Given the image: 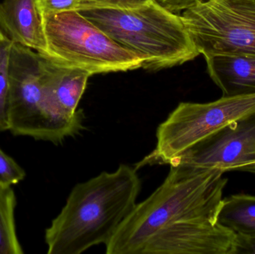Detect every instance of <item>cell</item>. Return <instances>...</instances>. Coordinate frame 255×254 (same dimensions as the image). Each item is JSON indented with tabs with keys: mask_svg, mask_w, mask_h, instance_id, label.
<instances>
[{
	"mask_svg": "<svg viewBox=\"0 0 255 254\" xmlns=\"http://www.w3.org/2000/svg\"><path fill=\"white\" fill-rule=\"evenodd\" d=\"M171 11L180 13L190 6L202 0H156Z\"/></svg>",
	"mask_w": 255,
	"mask_h": 254,
	"instance_id": "20",
	"label": "cell"
},
{
	"mask_svg": "<svg viewBox=\"0 0 255 254\" xmlns=\"http://www.w3.org/2000/svg\"><path fill=\"white\" fill-rule=\"evenodd\" d=\"M41 58L42 83L46 95L63 113L76 116L80 111L78 106L91 75L79 69L55 64L43 56Z\"/></svg>",
	"mask_w": 255,
	"mask_h": 254,
	"instance_id": "11",
	"label": "cell"
},
{
	"mask_svg": "<svg viewBox=\"0 0 255 254\" xmlns=\"http://www.w3.org/2000/svg\"><path fill=\"white\" fill-rule=\"evenodd\" d=\"M181 16L204 58L255 55V0H202Z\"/></svg>",
	"mask_w": 255,
	"mask_h": 254,
	"instance_id": "7",
	"label": "cell"
},
{
	"mask_svg": "<svg viewBox=\"0 0 255 254\" xmlns=\"http://www.w3.org/2000/svg\"><path fill=\"white\" fill-rule=\"evenodd\" d=\"M16 198L11 186L0 183V254H22L16 234Z\"/></svg>",
	"mask_w": 255,
	"mask_h": 254,
	"instance_id": "14",
	"label": "cell"
},
{
	"mask_svg": "<svg viewBox=\"0 0 255 254\" xmlns=\"http://www.w3.org/2000/svg\"><path fill=\"white\" fill-rule=\"evenodd\" d=\"M255 161V113H253L202 139L172 158L167 165L219 168L227 172L237 171Z\"/></svg>",
	"mask_w": 255,
	"mask_h": 254,
	"instance_id": "8",
	"label": "cell"
},
{
	"mask_svg": "<svg viewBox=\"0 0 255 254\" xmlns=\"http://www.w3.org/2000/svg\"><path fill=\"white\" fill-rule=\"evenodd\" d=\"M205 59L208 75L223 96L255 92V55L220 54Z\"/></svg>",
	"mask_w": 255,
	"mask_h": 254,
	"instance_id": "12",
	"label": "cell"
},
{
	"mask_svg": "<svg viewBox=\"0 0 255 254\" xmlns=\"http://www.w3.org/2000/svg\"><path fill=\"white\" fill-rule=\"evenodd\" d=\"M11 46L7 37L0 44V133L9 131L8 65Z\"/></svg>",
	"mask_w": 255,
	"mask_h": 254,
	"instance_id": "15",
	"label": "cell"
},
{
	"mask_svg": "<svg viewBox=\"0 0 255 254\" xmlns=\"http://www.w3.org/2000/svg\"><path fill=\"white\" fill-rule=\"evenodd\" d=\"M217 223L236 236H255V196L240 194L223 198Z\"/></svg>",
	"mask_w": 255,
	"mask_h": 254,
	"instance_id": "13",
	"label": "cell"
},
{
	"mask_svg": "<svg viewBox=\"0 0 255 254\" xmlns=\"http://www.w3.org/2000/svg\"><path fill=\"white\" fill-rule=\"evenodd\" d=\"M79 11L117 43L142 57L145 70L182 65L200 55L181 13L156 0L134 8L83 6Z\"/></svg>",
	"mask_w": 255,
	"mask_h": 254,
	"instance_id": "3",
	"label": "cell"
},
{
	"mask_svg": "<svg viewBox=\"0 0 255 254\" xmlns=\"http://www.w3.org/2000/svg\"><path fill=\"white\" fill-rule=\"evenodd\" d=\"M161 185L136 204L106 245L107 254H136L156 233L188 222H217L226 172L219 168L171 164Z\"/></svg>",
	"mask_w": 255,
	"mask_h": 254,
	"instance_id": "1",
	"label": "cell"
},
{
	"mask_svg": "<svg viewBox=\"0 0 255 254\" xmlns=\"http://www.w3.org/2000/svg\"><path fill=\"white\" fill-rule=\"evenodd\" d=\"M136 170L121 164L76 184L46 230L48 254H80L106 246L137 204L142 183Z\"/></svg>",
	"mask_w": 255,
	"mask_h": 254,
	"instance_id": "2",
	"label": "cell"
},
{
	"mask_svg": "<svg viewBox=\"0 0 255 254\" xmlns=\"http://www.w3.org/2000/svg\"><path fill=\"white\" fill-rule=\"evenodd\" d=\"M235 240L217 222H188L156 233L136 254H235Z\"/></svg>",
	"mask_w": 255,
	"mask_h": 254,
	"instance_id": "9",
	"label": "cell"
},
{
	"mask_svg": "<svg viewBox=\"0 0 255 254\" xmlns=\"http://www.w3.org/2000/svg\"><path fill=\"white\" fill-rule=\"evenodd\" d=\"M41 16L57 14L70 10H79L84 0H36Z\"/></svg>",
	"mask_w": 255,
	"mask_h": 254,
	"instance_id": "17",
	"label": "cell"
},
{
	"mask_svg": "<svg viewBox=\"0 0 255 254\" xmlns=\"http://www.w3.org/2000/svg\"><path fill=\"white\" fill-rule=\"evenodd\" d=\"M46 41L43 58L91 76L142 68L144 59L120 45L82 14L70 10L42 16Z\"/></svg>",
	"mask_w": 255,
	"mask_h": 254,
	"instance_id": "5",
	"label": "cell"
},
{
	"mask_svg": "<svg viewBox=\"0 0 255 254\" xmlns=\"http://www.w3.org/2000/svg\"><path fill=\"white\" fill-rule=\"evenodd\" d=\"M255 113V92L222 96L208 103L181 102L157 130L155 149L135 165H167L210 134Z\"/></svg>",
	"mask_w": 255,
	"mask_h": 254,
	"instance_id": "6",
	"label": "cell"
},
{
	"mask_svg": "<svg viewBox=\"0 0 255 254\" xmlns=\"http://www.w3.org/2000/svg\"><path fill=\"white\" fill-rule=\"evenodd\" d=\"M9 131L16 136L62 143L84 130L83 111L63 113L45 93L41 56L33 49L12 43L8 65Z\"/></svg>",
	"mask_w": 255,
	"mask_h": 254,
	"instance_id": "4",
	"label": "cell"
},
{
	"mask_svg": "<svg viewBox=\"0 0 255 254\" xmlns=\"http://www.w3.org/2000/svg\"><path fill=\"white\" fill-rule=\"evenodd\" d=\"M152 0H84L82 7L94 6V7H111V8H134V7L148 4Z\"/></svg>",
	"mask_w": 255,
	"mask_h": 254,
	"instance_id": "18",
	"label": "cell"
},
{
	"mask_svg": "<svg viewBox=\"0 0 255 254\" xmlns=\"http://www.w3.org/2000/svg\"><path fill=\"white\" fill-rule=\"evenodd\" d=\"M0 29L12 43L40 55L46 52L43 19L36 0H3L0 2Z\"/></svg>",
	"mask_w": 255,
	"mask_h": 254,
	"instance_id": "10",
	"label": "cell"
},
{
	"mask_svg": "<svg viewBox=\"0 0 255 254\" xmlns=\"http://www.w3.org/2000/svg\"><path fill=\"white\" fill-rule=\"evenodd\" d=\"M253 164H255V162H254V163H253Z\"/></svg>",
	"mask_w": 255,
	"mask_h": 254,
	"instance_id": "22",
	"label": "cell"
},
{
	"mask_svg": "<svg viewBox=\"0 0 255 254\" xmlns=\"http://www.w3.org/2000/svg\"><path fill=\"white\" fill-rule=\"evenodd\" d=\"M23 169L0 149V183L13 186L25 177Z\"/></svg>",
	"mask_w": 255,
	"mask_h": 254,
	"instance_id": "16",
	"label": "cell"
},
{
	"mask_svg": "<svg viewBox=\"0 0 255 254\" xmlns=\"http://www.w3.org/2000/svg\"><path fill=\"white\" fill-rule=\"evenodd\" d=\"M235 254H255V236H236Z\"/></svg>",
	"mask_w": 255,
	"mask_h": 254,
	"instance_id": "19",
	"label": "cell"
},
{
	"mask_svg": "<svg viewBox=\"0 0 255 254\" xmlns=\"http://www.w3.org/2000/svg\"><path fill=\"white\" fill-rule=\"evenodd\" d=\"M7 38L5 35H4V33L1 31V30L0 29V44H1V42L4 41L5 39Z\"/></svg>",
	"mask_w": 255,
	"mask_h": 254,
	"instance_id": "21",
	"label": "cell"
}]
</instances>
